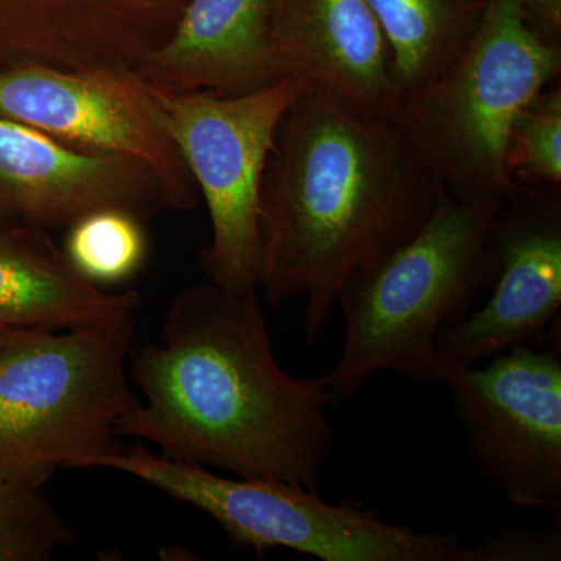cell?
Wrapping results in <instances>:
<instances>
[{"instance_id":"cell-1","label":"cell","mask_w":561,"mask_h":561,"mask_svg":"<svg viewBox=\"0 0 561 561\" xmlns=\"http://www.w3.org/2000/svg\"><path fill=\"white\" fill-rule=\"evenodd\" d=\"M130 381L142 393L119 437L150 442L169 459L320 493L334 446L323 376L280 367L260 291L205 283L181 291L161 342L133 348Z\"/></svg>"},{"instance_id":"cell-2","label":"cell","mask_w":561,"mask_h":561,"mask_svg":"<svg viewBox=\"0 0 561 561\" xmlns=\"http://www.w3.org/2000/svg\"><path fill=\"white\" fill-rule=\"evenodd\" d=\"M446 192L397 122L308 88L280 119L262 179L265 305L302 300L313 345L350 280L412 241Z\"/></svg>"},{"instance_id":"cell-3","label":"cell","mask_w":561,"mask_h":561,"mask_svg":"<svg viewBox=\"0 0 561 561\" xmlns=\"http://www.w3.org/2000/svg\"><path fill=\"white\" fill-rule=\"evenodd\" d=\"M136 312L69 330L5 328L0 343V474L44 486L121 453V421L138 404L128 360Z\"/></svg>"},{"instance_id":"cell-4","label":"cell","mask_w":561,"mask_h":561,"mask_svg":"<svg viewBox=\"0 0 561 561\" xmlns=\"http://www.w3.org/2000/svg\"><path fill=\"white\" fill-rule=\"evenodd\" d=\"M501 202L465 203L446 192L412 241L350 280L337 301L345 316L341 359L323 375L334 408L381 371L440 382L435 339L493 286L489 228Z\"/></svg>"},{"instance_id":"cell-5","label":"cell","mask_w":561,"mask_h":561,"mask_svg":"<svg viewBox=\"0 0 561 561\" xmlns=\"http://www.w3.org/2000/svg\"><path fill=\"white\" fill-rule=\"evenodd\" d=\"M561 72V46L531 25L527 0H490L470 44L405 92L393 121L456 201L500 202L516 190L505 150L523 111Z\"/></svg>"},{"instance_id":"cell-6","label":"cell","mask_w":561,"mask_h":561,"mask_svg":"<svg viewBox=\"0 0 561 561\" xmlns=\"http://www.w3.org/2000/svg\"><path fill=\"white\" fill-rule=\"evenodd\" d=\"M102 468L130 474L190 504L219 524L231 545L262 556L275 548L324 561H479L457 534L419 531L383 522L381 508L331 504L320 493L286 483L231 479L209 468L122 449Z\"/></svg>"},{"instance_id":"cell-7","label":"cell","mask_w":561,"mask_h":561,"mask_svg":"<svg viewBox=\"0 0 561 561\" xmlns=\"http://www.w3.org/2000/svg\"><path fill=\"white\" fill-rule=\"evenodd\" d=\"M308 88L297 79L239 95L154 88L165 128L208 205L213 236L198 262L209 283L230 294L260 291L262 179L280 119Z\"/></svg>"},{"instance_id":"cell-8","label":"cell","mask_w":561,"mask_h":561,"mask_svg":"<svg viewBox=\"0 0 561 561\" xmlns=\"http://www.w3.org/2000/svg\"><path fill=\"white\" fill-rule=\"evenodd\" d=\"M465 446L479 474L516 507L561 516V350L515 346L486 365L449 364Z\"/></svg>"},{"instance_id":"cell-9","label":"cell","mask_w":561,"mask_h":561,"mask_svg":"<svg viewBox=\"0 0 561 561\" xmlns=\"http://www.w3.org/2000/svg\"><path fill=\"white\" fill-rule=\"evenodd\" d=\"M0 117L72 149L144 162L160 176L173 210L198 203L201 191L165 128L157 91L136 70L10 65L0 69Z\"/></svg>"},{"instance_id":"cell-10","label":"cell","mask_w":561,"mask_h":561,"mask_svg":"<svg viewBox=\"0 0 561 561\" xmlns=\"http://www.w3.org/2000/svg\"><path fill=\"white\" fill-rule=\"evenodd\" d=\"M494 260L490 300L443 328L438 365H479L515 348L561 350L560 187H519L490 221Z\"/></svg>"},{"instance_id":"cell-11","label":"cell","mask_w":561,"mask_h":561,"mask_svg":"<svg viewBox=\"0 0 561 561\" xmlns=\"http://www.w3.org/2000/svg\"><path fill=\"white\" fill-rule=\"evenodd\" d=\"M102 209L146 220L173 206L160 176L144 162L72 149L0 117V213L46 228L70 227Z\"/></svg>"},{"instance_id":"cell-12","label":"cell","mask_w":561,"mask_h":561,"mask_svg":"<svg viewBox=\"0 0 561 561\" xmlns=\"http://www.w3.org/2000/svg\"><path fill=\"white\" fill-rule=\"evenodd\" d=\"M267 47L276 80L305 81L362 116L397 114L389 44L367 0H271Z\"/></svg>"},{"instance_id":"cell-13","label":"cell","mask_w":561,"mask_h":561,"mask_svg":"<svg viewBox=\"0 0 561 561\" xmlns=\"http://www.w3.org/2000/svg\"><path fill=\"white\" fill-rule=\"evenodd\" d=\"M271 0H190L171 38L136 72L171 92L239 95L276 81L267 47Z\"/></svg>"},{"instance_id":"cell-14","label":"cell","mask_w":561,"mask_h":561,"mask_svg":"<svg viewBox=\"0 0 561 561\" xmlns=\"http://www.w3.org/2000/svg\"><path fill=\"white\" fill-rule=\"evenodd\" d=\"M139 291L110 294L91 283L44 228L0 231V324L60 331L138 312Z\"/></svg>"},{"instance_id":"cell-15","label":"cell","mask_w":561,"mask_h":561,"mask_svg":"<svg viewBox=\"0 0 561 561\" xmlns=\"http://www.w3.org/2000/svg\"><path fill=\"white\" fill-rule=\"evenodd\" d=\"M378 18L400 98L442 72L470 44L490 0H367Z\"/></svg>"},{"instance_id":"cell-16","label":"cell","mask_w":561,"mask_h":561,"mask_svg":"<svg viewBox=\"0 0 561 561\" xmlns=\"http://www.w3.org/2000/svg\"><path fill=\"white\" fill-rule=\"evenodd\" d=\"M65 253L91 283L117 284L139 271L147 241L140 220L117 209L94 210L70 225Z\"/></svg>"},{"instance_id":"cell-17","label":"cell","mask_w":561,"mask_h":561,"mask_svg":"<svg viewBox=\"0 0 561 561\" xmlns=\"http://www.w3.org/2000/svg\"><path fill=\"white\" fill-rule=\"evenodd\" d=\"M73 540L44 494L0 474V561H43Z\"/></svg>"},{"instance_id":"cell-18","label":"cell","mask_w":561,"mask_h":561,"mask_svg":"<svg viewBox=\"0 0 561 561\" xmlns=\"http://www.w3.org/2000/svg\"><path fill=\"white\" fill-rule=\"evenodd\" d=\"M505 172L515 186L560 187L561 87L546 88L513 125Z\"/></svg>"},{"instance_id":"cell-19","label":"cell","mask_w":561,"mask_h":561,"mask_svg":"<svg viewBox=\"0 0 561 561\" xmlns=\"http://www.w3.org/2000/svg\"><path fill=\"white\" fill-rule=\"evenodd\" d=\"M527 11L542 38L561 46V0H527Z\"/></svg>"},{"instance_id":"cell-20","label":"cell","mask_w":561,"mask_h":561,"mask_svg":"<svg viewBox=\"0 0 561 561\" xmlns=\"http://www.w3.org/2000/svg\"><path fill=\"white\" fill-rule=\"evenodd\" d=\"M3 332H5V328H3L2 324H0V343H2Z\"/></svg>"}]
</instances>
